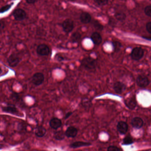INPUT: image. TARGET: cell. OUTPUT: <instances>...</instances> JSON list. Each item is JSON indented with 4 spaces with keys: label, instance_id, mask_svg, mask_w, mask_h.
I'll return each instance as SVG.
<instances>
[{
    "label": "cell",
    "instance_id": "6da1fadb",
    "mask_svg": "<svg viewBox=\"0 0 151 151\" xmlns=\"http://www.w3.org/2000/svg\"><path fill=\"white\" fill-rule=\"evenodd\" d=\"M81 67L88 71H93L95 70L97 66V62L96 60L87 57L84 58L81 62Z\"/></svg>",
    "mask_w": 151,
    "mask_h": 151
},
{
    "label": "cell",
    "instance_id": "7a4b0ae2",
    "mask_svg": "<svg viewBox=\"0 0 151 151\" xmlns=\"http://www.w3.org/2000/svg\"><path fill=\"white\" fill-rule=\"evenodd\" d=\"M13 17L16 21L22 22L25 20L27 17V14L24 9L21 8L17 9L14 10L13 14Z\"/></svg>",
    "mask_w": 151,
    "mask_h": 151
},
{
    "label": "cell",
    "instance_id": "3957f363",
    "mask_svg": "<svg viewBox=\"0 0 151 151\" xmlns=\"http://www.w3.org/2000/svg\"><path fill=\"white\" fill-rule=\"evenodd\" d=\"M62 27L63 31L67 34L71 32L74 28V22L70 19H67L63 21L62 24Z\"/></svg>",
    "mask_w": 151,
    "mask_h": 151
},
{
    "label": "cell",
    "instance_id": "277c9868",
    "mask_svg": "<svg viewBox=\"0 0 151 151\" xmlns=\"http://www.w3.org/2000/svg\"><path fill=\"white\" fill-rule=\"evenodd\" d=\"M37 53L40 56H47L51 53V49L46 44H40L37 47Z\"/></svg>",
    "mask_w": 151,
    "mask_h": 151
},
{
    "label": "cell",
    "instance_id": "5b68a950",
    "mask_svg": "<svg viewBox=\"0 0 151 151\" xmlns=\"http://www.w3.org/2000/svg\"><path fill=\"white\" fill-rule=\"evenodd\" d=\"M32 82L36 86H39L44 83L45 76L41 72L35 73L32 77Z\"/></svg>",
    "mask_w": 151,
    "mask_h": 151
},
{
    "label": "cell",
    "instance_id": "8992f818",
    "mask_svg": "<svg viewBox=\"0 0 151 151\" xmlns=\"http://www.w3.org/2000/svg\"><path fill=\"white\" fill-rule=\"evenodd\" d=\"M144 51L140 47H135L132 51L131 56L134 60H139L144 56Z\"/></svg>",
    "mask_w": 151,
    "mask_h": 151
},
{
    "label": "cell",
    "instance_id": "52a82bcc",
    "mask_svg": "<svg viewBox=\"0 0 151 151\" xmlns=\"http://www.w3.org/2000/svg\"><path fill=\"white\" fill-rule=\"evenodd\" d=\"M21 59L16 54L13 53L10 55L7 59V63L11 68H15L18 65Z\"/></svg>",
    "mask_w": 151,
    "mask_h": 151
},
{
    "label": "cell",
    "instance_id": "ba28073f",
    "mask_svg": "<svg viewBox=\"0 0 151 151\" xmlns=\"http://www.w3.org/2000/svg\"><path fill=\"white\" fill-rule=\"evenodd\" d=\"M137 83L139 87H146L149 84V79L145 76L140 75L137 78Z\"/></svg>",
    "mask_w": 151,
    "mask_h": 151
},
{
    "label": "cell",
    "instance_id": "9c48e42d",
    "mask_svg": "<svg viewBox=\"0 0 151 151\" xmlns=\"http://www.w3.org/2000/svg\"><path fill=\"white\" fill-rule=\"evenodd\" d=\"M2 110L5 113H8L11 114L17 115L18 111L16 107L14 105L9 104L2 108Z\"/></svg>",
    "mask_w": 151,
    "mask_h": 151
},
{
    "label": "cell",
    "instance_id": "30bf717a",
    "mask_svg": "<svg viewBox=\"0 0 151 151\" xmlns=\"http://www.w3.org/2000/svg\"><path fill=\"white\" fill-rule=\"evenodd\" d=\"M62 125V122L60 119L57 117H54L51 119L49 122V125L52 129L57 130L60 128Z\"/></svg>",
    "mask_w": 151,
    "mask_h": 151
},
{
    "label": "cell",
    "instance_id": "8fae6325",
    "mask_svg": "<svg viewBox=\"0 0 151 151\" xmlns=\"http://www.w3.org/2000/svg\"><path fill=\"white\" fill-rule=\"evenodd\" d=\"M78 129L74 126H69L65 131V135L68 138H75L77 135Z\"/></svg>",
    "mask_w": 151,
    "mask_h": 151
},
{
    "label": "cell",
    "instance_id": "7c38bea8",
    "mask_svg": "<svg viewBox=\"0 0 151 151\" xmlns=\"http://www.w3.org/2000/svg\"><path fill=\"white\" fill-rule=\"evenodd\" d=\"M91 40L93 43L96 45H99L102 42V37L99 32H93L91 35Z\"/></svg>",
    "mask_w": 151,
    "mask_h": 151
},
{
    "label": "cell",
    "instance_id": "4fadbf2b",
    "mask_svg": "<svg viewBox=\"0 0 151 151\" xmlns=\"http://www.w3.org/2000/svg\"><path fill=\"white\" fill-rule=\"evenodd\" d=\"M91 143L84 141H76L70 145L69 147L71 148H77L84 147H88L91 145Z\"/></svg>",
    "mask_w": 151,
    "mask_h": 151
},
{
    "label": "cell",
    "instance_id": "5bb4252c",
    "mask_svg": "<svg viewBox=\"0 0 151 151\" xmlns=\"http://www.w3.org/2000/svg\"><path fill=\"white\" fill-rule=\"evenodd\" d=\"M114 89L116 93L121 94L126 89V86L123 83L117 82L115 83L114 86Z\"/></svg>",
    "mask_w": 151,
    "mask_h": 151
},
{
    "label": "cell",
    "instance_id": "9a60e30c",
    "mask_svg": "<svg viewBox=\"0 0 151 151\" xmlns=\"http://www.w3.org/2000/svg\"><path fill=\"white\" fill-rule=\"evenodd\" d=\"M126 106L130 109H134L137 105V101L135 97H131L126 99L124 101Z\"/></svg>",
    "mask_w": 151,
    "mask_h": 151
},
{
    "label": "cell",
    "instance_id": "2e32d148",
    "mask_svg": "<svg viewBox=\"0 0 151 151\" xmlns=\"http://www.w3.org/2000/svg\"><path fill=\"white\" fill-rule=\"evenodd\" d=\"M118 132L122 134H125L128 131V125L125 122H118L117 125Z\"/></svg>",
    "mask_w": 151,
    "mask_h": 151
},
{
    "label": "cell",
    "instance_id": "e0dca14e",
    "mask_svg": "<svg viewBox=\"0 0 151 151\" xmlns=\"http://www.w3.org/2000/svg\"><path fill=\"white\" fill-rule=\"evenodd\" d=\"M91 15L87 12H83L81 14L79 17L80 22L84 24L89 23L91 21Z\"/></svg>",
    "mask_w": 151,
    "mask_h": 151
},
{
    "label": "cell",
    "instance_id": "ac0fdd59",
    "mask_svg": "<svg viewBox=\"0 0 151 151\" xmlns=\"http://www.w3.org/2000/svg\"><path fill=\"white\" fill-rule=\"evenodd\" d=\"M131 124L132 127L136 129H140L144 124L143 120L140 117H135L132 120Z\"/></svg>",
    "mask_w": 151,
    "mask_h": 151
},
{
    "label": "cell",
    "instance_id": "d6986e66",
    "mask_svg": "<svg viewBox=\"0 0 151 151\" xmlns=\"http://www.w3.org/2000/svg\"><path fill=\"white\" fill-rule=\"evenodd\" d=\"M47 130L42 126H38L36 129L35 134L38 137H43L46 134Z\"/></svg>",
    "mask_w": 151,
    "mask_h": 151
},
{
    "label": "cell",
    "instance_id": "ffe728a7",
    "mask_svg": "<svg viewBox=\"0 0 151 151\" xmlns=\"http://www.w3.org/2000/svg\"><path fill=\"white\" fill-rule=\"evenodd\" d=\"M65 133L63 131H57L55 132L53 134V137L55 139L57 140H62L65 138Z\"/></svg>",
    "mask_w": 151,
    "mask_h": 151
},
{
    "label": "cell",
    "instance_id": "44dd1931",
    "mask_svg": "<svg viewBox=\"0 0 151 151\" xmlns=\"http://www.w3.org/2000/svg\"><path fill=\"white\" fill-rule=\"evenodd\" d=\"M81 34L78 32H76L72 33L70 37L71 42L73 43H78L81 38Z\"/></svg>",
    "mask_w": 151,
    "mask_h": 151
},
{
    "label": "cell",
    "instance_id": "7402d4cb",
    "mask_svg": "<svg viewBox=\"0 0 151 151\" xmlns=\"http://www.w3.org/2000/svg\"><path fill=\"white\" fill-rule=\"evenodd\" d=\"M14 2L10 3V4H8V5H6V6H2L0 9L1 13V14H3L5 12H7L11 8L13 5H14Z\"/></svg>",
    "mask_w": 151,
    "mask_h": 151
},
{
    "label": "cell",
    "instance_id": "603a6c76",
    "mask_svg": "<svg viewBox=\"0 0 151 151\" xmlns=\"http://www.w3.org/2000/svg\"><path fill=\"white\" fill-rule=\"evenodd\" d=\"M133 141L132 137L131 136H127L124 138L123 140V144L125 145H129L133 143Z\"/></svg>",
    "mask_w": 151,
    "mask_h": 151
},
{
    "label": "cell",
    "instance_id": "cb8c5ba5",
    "mask_svg": "<svg viewBox=\"0 0 151 151\" xmlns=\"http://www.w3.org/2000/svg\"><path fill=\"white\" fill-rule=\"evenodd\" d=\"M93 27L99 31H102L103 29V26L97 21H94L93 22Z\"/></svg>",
    "mask_w": 151,
    "mask_h": 151
},
{
    "label": "cell",
    "instance_id": "d4e9b609",
    "mask_svg": "<svg viewBox=\"0 0 151 151\" xmlns=\"http://www.w3.org/2000/svg\"><path fill=\"white\" fill-rule=\"evenodd\" d=\"M115 17L118 21L122 22L126 18V15L124 13H118L116 14Z\"/></svg>",
    "mask_w": 151,
    "mask_h": 151
},
{
    "label": "cell",
    "instance_id": "484cf974",
    "mask_svg": "<svg viewBox=\"0 0 151 151\" xmlns=\"http://www.w3.org/2000/svg\"><path fill=\"white\" fill-rule=\"evenodd\" d=\"M17 129L19 132L24 133L26 131V126L24 124L19 123L17 126Z\"/></svg>",
    "mask_w": 151,
    "mask_h": 151
},
{
    "label": "cell",
    "instance_id": "4316f807",
    "mask_svg": "<svg viewBox=\"0 0 151 151\" xmlns=\"http://www.w3.org/2000/svg\"><path fill=\"white\" fill-rule=\"evenodd\" d=\"M95 2L98 6H103L108 3L109 0H95Z\"/></svg>",
    "mask_w": 151,
    "mask_h": 151
},
{
    "label": "cell",
    "instance_id": "83f0119b",
    "mask_svg": "<svg viewBox=\"0 0 151 151\" xmlns=\"http://www.w3.org/2000/svg\"><path fill=\"white\" fill-rule=\"evenodd\" d=\"M113 46H114V49L116 52L119 51L121 47H122V45L120 42L117 41H115L113 43Z\"/></svg>",
    "mask_w": 151,
    "mask_h": 151
},
{
    "label": "cell",
    "instance_id": "f1b7e54d",
    "mask_svg": "<svg viewBox=\"0 0 151 151\" xmlns=\"http://www.w3.org/2000/svg\"><path fill=\"white\" fill-rule=\"evenodd\" d=\"M145 14L147 16L151 17V5L147 6L144 10Z\"/></svg>",
    "mask_w": 151,
    "mask_h": 151
},
{
    "label": "cell",
    "instance_id": "f546056e",
    "mask_svg": "<svg viewBox=\"0 0 151 151\" xmlns=\"http://www.w3.org/2000/svg\"><path fill=\"white\" fill-rule=\"evenodd\" d=\"M107 150L108 151H119L122 150V149L114 146H110L108 147Z\"/></svg>",
    "mask_w": 151,
    "mask_h": 151
},
{
    "label": "cell",
    "instance_id": "4dcf8cb0",
    "mask_svg": "<svg viewBox=\"0 0 151 151\" xmlns=\"http://www.w3.org/2000/svg\"><path fill=\"white\" fill-rule=\"evenodd\" d=\"M146 29L147 31L149 33L151 34V22H149L147 23L146 25Z\"/></svg>",
    "mask_w": 151,
    "mask_h": 151
},
{
    "label": "cell",
    "instance_id": "1f68e13d",
    "mask_svg": "<svg viewBox=\"0 0 151 151\" xmlns=\"http://www.w3.org/2000/svg\"><path fill=\"white\" fill-rule=\"evenodd\" d=\"M6 24H5V22L3 21L1 22V24H0V30H1V32H2V30L5 29Z\"/></svg>",
    "mask_w": 151,
    "mask_h": 151
},
{
    "label": "cell",
    "instance_id": "d6a6232c",
    "mask_svg": "<svg viewBox=\"0 0 151 151\" xmlns=\"http://www.w3.org/2000/svg\"><path fill=\"white\" fill-rule=\"evenodd\" d=\"M56 59L59 62H61L63 61L64 60V57H63L62 56H61V55H56Z\"/></svg>",
    "mask_w": 151,
    "mask_h": 151
},
{
    "label": "cell",
    "instance_id": "836d02e7",
    "mask_svg": "<svg viewBox=\"0 0 151 151\" xmlns=\"http://www.w3.org/2000/svg\"><path fill=\"white\" fill-rule=\"evenodd\" d=\"M72 114H73V112H68V113H67V114H66V115H65V117H64V119H65V120L68 119V118L69 117H70V116H71V115H72Z\"/></svg>",
    "mask_w": 151,
    "mask_h": 151
},
{
    "label": "cell",
    "instance_id": "e575fe53",
    "mask_svg": "<svg viewBox=\"0 0 151 151\" xmlns=\"http://www.w3.org/2000/svg\"><path fill=\"white\" fill-rule=\"evenodd\" d=\"M28 4H32L35 3L37 1V0H25Z\"/></svg>",
    "mask_w": 151,
    "mask_h": 151
},
{
    "label": "cell",
    "instance_id": "d590c367",
    "mask_svg": "<svg viewBox=\"0 0 151 151\" xmlns=\"http://www.w3.org/2000/svg\"><path fill=\"white\" fill-rule=\"evenodd\" d=\"M144 39H145L147 40H151V37H144Z\"/></svg>",
    "mask_w": 151,
    "mask_h": 151
},
{
    "label": "cell",
    "instance_id": "8d00e7d4",
    "mask_svg": "<svg viewBox=\"0 0 151 151\" xmlns=\"http://www.w3.org/2000/svg\"><path fill=\"white\" fill-rule=\"evenodd\" d=\"M70 1H75L76 0H70Z\"/></svg>",
    "mask_w": 151,
    "mask_h": 151
},
{
    "label": "cell",
    "instance_id": "74e56055",
    "mask_svg": "<svg viewBox=\"0 0 151 151\" xmlns=\"http://www.w3.org/2000/svg\"><path fill=\"white\" fill-rule=\"evenodd\" d=\"M150 60H151V57H150Z\"/></svg>",
    "mask_w": 151,
    "mask_h": 151
}]
</instances>
